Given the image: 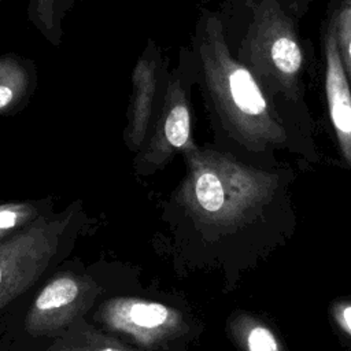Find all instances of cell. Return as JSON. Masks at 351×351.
<instances>
[{
    "label": "cell",
    "mask_w": 351,
    "mask_h": 351,
    "mask_svg": "<svg viewBox=\"0 0 351 351\" xmlns=\"http://www.w3.org/2000/svg\"><path fill=\"white\" fill-rule=\"evenodd\" d=\"M64 228V218L38 217L0 243V313L45 271L60 248Z\"/></svg>",
    "instance_id": "cell-5"
},
{
    "label": "cell",
    "mask_w": 351,
    "mask_h": 351,
    "mask_svg": "<svg viewBox=\"0 0 351 351\" xmlns=\"http://www.w3.org/2000/svg\"><path fill=\"white\" fill-rule=\"evenodd\" d=\"M332 311L337 325L351 336V302H339L333 306Z\"/></svg>",
    "instance_id": "cell-16"
},
{
    "label": "cell",
    "mask_w": 351,
    "mask_h": 351,
    "mask_svg": "<svg viewBox=\"0 0 351 351\" xmlns=\"http://www.w3.org/2000/svg\"><path fill=\"white\" fill-rule=\"evenodd\" d=\"M245 5L251 18L236 58L271 100H302L307 60L295 14L277 0H245Z\"/></svg>",
    "instance_id": "cell-3"
},
{
    "label": "cell",
    "mask_w": 351,
    "mask_h": 351,
    "mask_svg": "<svg viewBox=\"0 0 351 351\" xmlns=\"http://www.w3.org/2000/svg\"><path fill=\"white\" fill-rule=\"evenodd\" d=\"M100 293L88 276L56 274L36 296L25 318V329L34 337H58L89 308Z\"/></svg>",
    "instance_id": "cell-7"
},
{
    "label": "cell",
    "mask_w": 351,
    "mask_h": 351,
    "mask_svg": "<svg viewBox=\"0 0 351 351\" xmlns=\"http://www.w3.org/2000/svg\"><path fill=\"white\" fill-rule=\"evenodd\" d=\"M182 154L188 173L180 200L200 223L236 225L269 195L271 180L228 154L196 144Z\"/></svg>",
    "instance_id": "cell-2"
},
{
    "label": "cell",
    "mask_w": 351,
    "mask_h": 351,
    "mask_svg": "<svg viewBox=\"0 0 351 351\" xmlns=\"http://www.w3.org/2000/svg\"><path fill=\"white\" fill-rule=\"evenodd\" d=\"M280 4H282L287 10H289L292 14L296 15V11H300V5H307L311 0H277Z\"/></svg>",
    "instance_id": "cell-17"
},
{
    "label": "cell",
    "mask_w": 351,
    "mask_h": 351,
    "mask_svg": "<svg viewBox=\"0 0 351 351\" xmlns=\"http://www.w3.org/2000/svg\"><path fill=\"white\" fill-rule=\"evenodd\" d=\"M329 21L335 27L340 59L351 88V0H333Z\"/></svg>",
    "instance_id": "cell-14"
},
{
    "label": "cell",
    "mask_w": 351,
    "mask_h": 351,
    "mask_svg": "<svg viewBox=\"0 0 351 351\" xmlns=\"http://www.w3.org/2000/svg\"><path fill=\"white\" fill-rule=\"evenodd\" d=\"M195 69L189 47H181L178 63L170 67L162 103L152 126L137 152L134 167L138 173H152L163 167L177 152L195 145L192 138V101Z\"/></svg>",
    "instance_id": "cell-4"
},
{
    "label": "cell",
    "mask_w": 351,
    "mask_h": 351,
    "mask_svg": "<svg viewBox=\"0 0 351 351\" xmlns=\"http://www.w3.org/2000/svg\"><path fill=\"white\" fill-rule=\"evenodd\" d=\"M232 329L244 351H282L273 330L255 318L240 315L232 322Z\"/></svg>",
    "instance_id": "cell-13"
},
{
    "label": "cell",
    "mask_w": 351,
    "mask_h": 351,
    "mask_svg": "<svg viewBox=\"0 0 351 351\" xmlns=\"http://www.w3.org/2000/svg\"><path fill=\"white\" fill-rule=\"evenodd\" d=\"M195 84L214 123L248 149L285 141V128L273 100L229 47L223 19L200 10L189 45Z\"/></svg>",
    "instance_id": "cell-1"
},
{
    "label": "cell",
    "mask_w": 351,
    "mask_h": 351,
    "mask_svg": "<svg viewBox=\"0 0 351 351\" xmlns=\"http://www.w3.org/2000/svg\"><path fill=\"white\" fill-rule=\"evenodd\" d=\"M80 0H29L27 19L34 29L53 47L63 40V23L67 14Z\"/></svg>",
    "instance_id": "cell-12"
},
{
    "label": "cell",
    "mask_w": 351,
    "mask_h": 351,
    "mask_svg": "<svg viewBox=\"0 0 351 351\" xmlns=\"http://www.w3.org/2000/svg\"><path fill=\"white\" fill-rule=\"evenodd\" d=\"M38 88L33 59L19 53H0V117L23 110Z\"/></svg>",
    "instance_id": "cell-10"
},
{
    "label": "cell",
    "mask_w": 351,
    "mask_h": 351,
    "mask_svg": "<svg viewBox=\"0 0 351 351\" xmlns=\"http://www.w3.org/2000/svg\"><path fill=\"white\" fill-rule=\"evenodd\" d=\"M324 90L329 118L341 154L351 165V88L343 69L335 27L330 21H328L324 33Z\"/></svg>",
    "instance_id": "cell-9"
},
{
    "label": "cell",
    "mask_w": 351,
    "mask_h": 351,
    "mask_svg": "<svg viewBox=\"0 0 351 351\" xmlns=\"http://www.w3.org/2000/svg\"><path fill=\"white\" fill-rule=\"evenodd\" d=\"M97 319L107 330L147 350L156 348L188 329L182 313L174 307L126 296L104 302L97 310Z\"/></svg>",
    "instance_id": "cell-6"
},
{
    "label": "cell",
    "mask_w": 351,
    "mask_h": 351,
    "mask_svg": "<svg viewBox=\"0 0 351 351\" xmlns=\"http://www.w3.org/2000/svg\"><path fill=\"white\" fill-rule=\"evenodd\" d=\"M47 351H137L114 336L92 328L80 317L67 330L55 337Z\"/></svg>",
    "instance_id": "cell-11"
},
{
    "label": "cell",
    "mask_w": 351,
    "mask_h": 351,
    "mask_svg": "<svg viewBox=\"0 0 351 351\" xmlns=\"http://www.w3.org/2000/svg\"><path fill=\"white\" fill-rule=\"evenodd\" d=\"M0 1H1V0H0Z\"/></svg>",
    "instance_id": "cell-18"
},
{
    "label": "cell",
    "mask_w": 351,
    "mask_h": 351,
    "mask_svg": "<svg viewBox=\"0 0 351 351\" xmlns=\"http://www.w3.org/2000/svg\"><path fill=\"white\" fill-rule=\"evenodd\" d=\"M38 217V208L27 202H11L0 204V243L19 233Z\"/></svg>",
    "instance_id": "cell-15"
},
{
    "label": "cell",
    "mask_w": 351,
    "mask_h": 351,
    "mask_svg": "<svg viewBox=\"0 0 351 351\" xmlns=\"http://www.w3.org/2000/svg\"><path fill=\"white\" fill-rule=\"evenodd\" d=\"M170 60L162 47L148 38L130 74L123 140L132 151H140L163 99Z\"/></svg>",
    "instance_id": "cell-8"
}]
</instances>
